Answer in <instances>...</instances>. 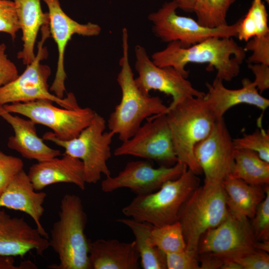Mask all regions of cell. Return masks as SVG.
Wrapping results in <instances>:
<instances>
[{
    "label": "cell",
    "instance_id": "15",
    "mask_svg": "<svg viewBox=\"0 0 269 269\" xmlns=\"http://www.w3.org/2000/svg\"><path fill=\"white\" fill-rule=\"evenodd\" d=\"M186 168L179 161L172 166L154 168L146 161H132L115 176L106 177L102 182L101 189L109 193L127 188L136 195L148 194L158 190L167 181L178 178Z\"/></svg>",
    "mask_w": 269,
    "mask_h": 269
},
{
    "label": "cell",
    "instance_id": "28",
    "mask_svg": "<svg viewBox=\"0 0 269 269\" xmlns=\"http://www.w3.org/2000/svg\"><path fill=\"white\" fill-rule=\"evenodd\" d=\"M236 0H196L193 12L201 25L215 28L227 25V15Z\"/></svg>",
    "mask_w": 269,
    "mask_h": 269
},
{
    "label": "cell",
    "instance_id": "16",
    "mask_svg": "<svg viewBox=\"0 0 269 269\" xmlns=\"http://www.w3.org/2000/svg\"><path fill=\"white\" fill-rule=\"evenodd\" d=\"M48 8L50 34L56 43L58 50L57 69L49 90L60 98H63L67 75L64 68V54L68 43L74 34L83 36L98 35L101 28L97 24H82L69 17L62 9L59 0H41Z\"/></svg>",
    "mask_w": 269,
    "mask_h": 269
},
{
    "label": "cell",
    "instance_id": "39",
    "mask_svg": "<svg viewBox=\"0 0 269 269\" xmlns=\"http://www.w3.org/2000/svg\"><path fill=\"white\" fill-rule=\"evenodd\" d=\"M199 262H200V269H220L222 266L224 258L216 255L204 253L198 254Z\"/></svg>",
    "mask_w": 269,
    "mask_h": 269
},
{
    "label": "cell",
    "instance_id": "40",
    "mask_svg": "<svg viewBox=\"0 0 269 269\" xmlns=\"http://www.w3.org/2000/svg\"><path fill=\"white\" fill-rule=\"evenodd\" d=\"M12 256L0 255V269H37L38 267L30 261H25L19 266L14 265Z\"/></svg>",
    "mask_w": 269,
    "mask_h": 269
},
{
    "label": "cell",
    "instance_id": "25",
    "mask_svg": "<svg viewBox=\"0 0 269 269\" xmlns=\"http://www.w3.org/2000/svg\"><path fill=\"white\" fill-rule=\"evenodd\" d=\"M117 221L127 226L133 232L143 269H167L165 254L150 241L149 235L153 225L131 218H119Z\"/></svg>",
    "mask_w": 269,
    "mask_h": 269
},
{
    "label": "cell",
    "instance_id": "36",
    "mask_svg": "<svg viewBox=\"0 0 269 269\" xmlns=\"http://www.w3.org/2000/svg\"><path fill=\"white\" fill-rule=\"evenodd\" d=\"M233 260L243 269H269V255L267 252L261 250L257 249Z\"/></svg>",
    "mask_w": 269,
    "mask_h": 269
},
{
    "label": "cell",
    "instance_id": "21",
    "mask_svg": "<svg viewBox=\"0 0 269 269\" xmlns=\"http://www.w3.org/2000/svg\"><path fill=\"white\" fill-rule=\"evenodd\" d=\"M0 117L11 126L14 132V135L8 138V147L19 152L24 158L40 162L61 155L59 150L50 147L43 138L38 136L36 124L31 120L13 116L0 105Z\"/></svg>",
    "mask_w": 269,
    "mask_h": 269
},
{
    "label": "cell",
    "instance_id": "7",
    "mask_svg": "<svg viewBox=\"0 0 269 269\" xmlns=\"http://www.w3.org/2000/svg\"><path fill=\"white\" fill-rule=\"evenodd\" d=\"M106 126L105 119L95 112L91 123L76 137L62 140L49 132L44 134L42 138L64 148L65 154L80 159L86 183L95 184L102 174L111 176L107 161L112 156L111 144L115 134L104 132Z\"/></svg>",
    "mask_w": 269,
    "mask_h": 269
},
{
    "label": "cell",
    "instance_id": "2",
    "mask_svg": "<svg viewBox=\"0 0 269 269\" xmlns=\"http://www.w3.org/2000/svg\"><path fill=\"white\" fill-rule=\"evenodd\" d=\"M122 40L121 69L117 78L122 97L120 103L109 116L108 126L110 131L124 141L134 134L145 119L166 114L168 106L160 97L145 94L138 88L129 61V34L126 27L122 29Z\"/></svg>",
    "mask_w": 269,
    "mask_h": 269
},
{
    "label": "cell",
    "instance_id": "41",
    "mask_svg": "<svg viewBox=\"0 0 269 269\" xmlns=\"http://www.w3.org/2000/svg\"><path fill=\"white\" fill-rule=\"evenodd\" d=\"M177 2L178 8L186 12H193L196 0H173Z\"/></svg>",
    "mask_w": 269,
    "mask_h": 269
},
{
    "label": "cell",
    "instance_id": "26",
    "mask_svg": "<svg viewBox=\"0 0 269 269\" xmlns=\"http://www.w3.org/2000/svg\"><path fill=\"white\" fill-rule=\"evenodd\" d=\"M230 176L250 184L265 186L269 183V163L254 151L235 149L234 165Z\"/></svg>",
    "mask_w": 269,
    "mask_h": 269
},
{
    "label": "cell",
    "instance_id": "20",
    "mask_svg": "<svg viewBox=\"0 0 269 269\" xmlns=\"http://www.w3.org/2000/svg\"><path fill=\"white\" fill-rule=\"evenodd\" d=\"M242 84L240 89H230L216 78L211 84H206L208 92L204 98L217 120L223 118L229 109L239 104L254 106L263 111L269 107V100L261 95L253 81L244 78Z\"/></svg>",
    "mask_w": 269,
    "mask_h": 269
},
{
    "label": "cell",
    "instance_id": "18",
    "mask_svg": "<svg viewBox=\"0 0 269 269\" xmlns=\"http://www.w3.org/2000/svg\"><path fill=\"white\" fill-rule=\"evenodd\" d=\"M27 174L36 191L59 183H72L81 190L85 189L82 161L67 154L61 158L55 157L37 162L30 167Z\"/></svg>",
    "mask_w": 269,
    "mask_h": 269
},
{
    "label": "cell",
    "instance_id": "11",
    "mask_svg": "<svg viewBox=\"0 0 269 269\" xmlns=\"http://www.w3.org/2000/svg\"><path fill=\"white\" fill-rule=\"evenodd\" d=\"M115 156L132 155L170 166L177 162L166 114L147 119L134 134L114 151Z\"/></svg>",
    "mask_w": 269,
    "mask_h": 269
},
{
    "label": "cell",
    "instance_id": "19",
    "mask_svg": "<svg viewBox=\"0 0 269 269\" xmlns=\"http://www.w3.org/2000/svg\"><path fill=\"white\" fill-rule=\"evenodd\" d=\"M46 194L34 189L27 174L23 169L11 180L0 196V208L23 212L32 219L40 234L49 239V235L40 223L44 212L43 204Z\"/></svg>",
    "mask_w": 269,
    "mask_h": 269
},
{
    "label": "cell",
    "instance_id": "34",
    "mask_svg": "<svg viewBox=\"0 0 269 269\" xmlns=\"http://www.w3.org/2000/svg\"><path fill=\"white\" fill-rule=\"evenodd\" d=\"M245 51H252L248 58L249 63H260L269 66V34L255 36L248 41L244 47Z\"/></svg>",
    "mask_w": 269,
    "mask_h": 269
},
{
    "label": "cell",
    "instance_id": "35",
    "mask_svg": "<svg viewBox=\"0 0 269 269\" xmlns=\"http://www.w3.org/2000/svg\"><path fill=\"white\" fill-rule=\"evenodd\" d=\"M167 269H200L198 254L184 250L166 254Z\"/></svg>",
    "mask_w": 269,
    "mask_h": 269
},
{
    "label": "cell",
    "instance_id": "37",
    "mask_svg": "<svg viewBox=\"0 0 269 269\" xmlns=\"http://www.w3.org/2000/svg\"><path fill=\"white\" fill-rule=\"evenodd\" d=\"M6 46L0 43V88L10 83L19 75L15 64L6 54Z\"/></svg>",
    "mask_w": 269,
    "mask_h": 269
},
{
    "label": "cell",
    "instance_id": "4",
    "mask_svg": "<svg viewBox=\"0 0 269 269\" xmlns=\"http://www.w3.org/2000/svg\"><path fill=\"white\" fill-rule=\"evenodd\" d=\"M166 115L177 161L196 174H201L194 148L211 133L218 120L204 96L187 99L168 108Z\"/></svg>",
    "mask_w": 269,
    "mask_h": 269
},
{
    "label": "cell",
    "instance_id": "1",
    "mask_svg": "<svg viewBox=\"0 0 269 269\" xmlns=\"http://www.w3.org/2000/svg\"><path fill=\"white\" fill-rule=\"evenodd\" d=\"M245 57L244 48L233 37L213 36L187 47L177 42L168 43L165 48L153 53L151 60L159 67H173L187 78V64L208 63L216 70L215 78L231 81L239 75Z\"/></svg>",
    "mask_w": 269,
    "mask_h": 269
},
{
    "label": "cell",
    "instance_id": "27",
    "mask_svg": "<svg viewBox=\"0 0 269 269\" xmlns=\"http://www.w3.org/2000/svg\"><path fill=\"white\" fill-rule=\"evenodd\" d=\"M237 36L246 42L255 36L269 34L268 15L262 0H253L245 16L240 19Z\"/></svg>",
    "mask_w": 269,
    "mask_h": 269
},
{
    "label": "cell",
    "instance_id": "3",
    "mask_svg": "<svg viewBox=\"0 0 269 269\" xmlns=\"http://www.w3.org/2000/svg\"><path fill=\"white\" fill-rule=\"evenodd\" d=\"M59 219L54 222L48 239L49 247L58 255L59 263L53 269H91L89 244L85 229L87 216L78 196L66 194L61 200Z\"/></svg>",
    "mask_w": 269,
    "mask_h": 269
},
{
    "label": "cell",
    "instance_id": "8",
    "mask_svg": "<svg viewBox=\"0 0 269 269\" xmlns=\"http://www.w3.org/2000/svg\"><path fill=\"white\" fill-rule=\"evenodd\" d=\"M41 29L42 36L34 60L15 79L0 88V105L46 99L63 108L77 109L80 106L73 93H69L66 98L62 99L50 92L48 80L51 70L48 65L40 63L48 56L47 49L44 44L50 35L49 24L42 26Z\"/></svg>",
    "mask_w": 269,
    "mask_h": 269
},
{
    "label": "cell",
    "instance_id": "42",
    "mask_svg": "<svg viewBox=\"0 0 269 269\" xmlns=\"http://www.w3.org/2000/svg\"><path fill=\"white\" fill-rule=\"evenodd\" d=\"M221 269H243L241 265L232 259H224Z\"/></svg>",
    "mask_w": 269,
    "mask_h": 269
},
{
    "label": "cell",
    "instance_id": "6",
    "mask_svg": "<svg viewBox=\"0 0 269 269\" xmlns=\"http://www.w3.org/2000/svg\"><path fill=\"white\" fill-rule=\"evenodd\" d=\"M229 210L222 183L198 186L182 206L178 214L186 249L198 254L201 237L227 217Z\"/></svg>",
    "mask_w": 269,
    "mask_h": 269
},
{
    "label": "cell",
    "instance_id": "10",
    "mask_svg": "<svg viewBox=\"0 0 269 269\" xmlns=\"http://www.w3.org/2000/svg\"><path fill=\"white\" fill-rule=\"evenodd\" d=\"M53 103L48 100L40 99L2 106L10 113L21 115L36 124L49 128L57 138L62 140H69L77 136L91 123L95 114L88 107L59 108L54 106Z\"/></svg>",
    "mask_w": 269,
    "mask_h": 269
},
{
    "label": "cell",
    "instance_id": "14",
    "mask_svg": "<svg viewBox=\"0 0 269 269\" xmlns=\"http://www.w3.org/2000/svg\"><path fill=\"white\" fill-rule=\"evenodd\" d=\"M235 148L224 119L218 120L211 133L195 146L197 163L204 183H222L232 173Z\"/></svg>",
    "mask_w": 269,
    "mask_h": 269
},
{
    "label": "cell",
    "instance_id": "32",
    "mask_svg": "<svg viewBox=\"0 0 269 269\" xmlns=\"http://www.w3.org/2000/svg\"><path fill=\"white\" fill-rule=\"evenodd\" d=\"M23 165L20 158L6 154L0 150V196L13 178L23 169Z\"/></svg>",
    "mask_w": 269,
    "mask_h": 269
},
{
    "label": "cell",
    "instance_id": "23",
    "mask_svg": "<svg viewBox=\"0 0 269 269\" xmlns=\"http://www.w3.org/2000/svg\"><path fill=\"white\" fill-rule=\"evenodd\" d=\"M21 30L22 48L17 54L18 59L27 65L34 59V46L39 30L49 23L48 12H43L41 0H12Z\"/></svg>",
    "mask_w": 269,
    "mask_h": 269
},
{
    "label": "cell",
    "instance_id": "31",
    "mask_svg": "<svg viewBox=\"0 0 269 269\" xmlns=\"http://www.w3.org/2000/svg\"><path fill=\"white\" fill-rule=\"evenodd\" d=\"M266 195L259 205L251 223L256 241L269 242V188H265Z\"/></svg>",
    "mask_w": 269,
    "mask_h": 269
},
{
    "label": "cell",
    "instance_id": "29",
    "mask_svg": "<svg viewBox=\"0 0 269 269\" xmlns=\"http://www.w3.org/2000/svg\"><path fill=\"white\" fill-rule=\"evenodd\" d=\"M151 244L165 255L184 250L186 245L180 223L161 227L152 226L149 235Z\"/></svg>",
    "mask_w": 269,
    "mask_h": 269
},
{
    "label": "cell",
    "instance_id": "30",
    "mask_svg": "<svg viewBox=\"0 0 269 269\" xmlns=\"http://www.w3.org/2000/svg\"><path fill=\"white\" fill-rule=\"evenodd\" d=\"M259 127L260 129L253 133L233 139L234 145L235 149L254 151L262 159L269 163V134Z\"/></svg>",
    "mask_w": 269,
    "mask_h": 269
},
{
    "label": "cell",
    "instance_id": "43",
    "mask_svg": "<svg viewBox=\"0 0 269 269\" xmlns=\"http://www.w3.org/2000/svg\"><path fill=\"white\" fill-rule=\"evenodd\" d=\"M266 2H267L268 4L269 3V0H264Z\"/></svg>",
    "mask_w": 269,
    "mask_h": 269
},
{
    "label": "cell",
    "instance_id": "9",
    "mask_svg": "<svg viewBox=\"0 0 269 269\" xmlns=\"http://www.w3.org/2000/svg\"><path fill=\"white\" fill-rule=\"evenodd\" d=\"M178 8L177 2L172 0L148 16L154 34L164 42H177L187 47L210 37L237 36L239 20L231 25L207 27L191 17L178 15Z\"/></svg>",
    "mask_w": 269,
    "mask_h": 269
},
{
    "label": "cell",
    "instance_id": "22",
    "mask_svg": "<svg viewBox=\"0 0 269 269\" xmlns=\"http://www.w3.org/2000/svg\"><path fill=\"white\" fill-rule=\"evenodd\" d=\"M91 269H138L140 260L134 241L97 239L89 244Z\"/></svg>",
    "mask_w": 269,
    "mask_h": 269
},
{
    "label": "cell",
    "instance_id": "38",
    "mask_svg": "<svg viewBox=\"0 0 269 269\" xmlns=\"http://www.w3.org/2000/svg\"><path fill=\"white\" fill-rule=\"evenodd\" d=\"M248 68L255 76L254 83L260 93L269 88V66L260 63H249Z\"/></svg>",
    "mask_w": 269,
    "mask_h": 269
},
{
    "label": "cell",
    "instance_id": "13",
    "mask_svg": "<svg viewBox=\"0 0 269 269\" xmlns=\"http://www.w3.org/2000/svg\"><path fill=\"white\" fill-rule=\"evenodd\" d=\"M203 235L198 254L210 253L224 259H234L257 249L249 219L229 211L221 223Z\"/></svg>",
    "mask_w": 269,
    "mask_h": 269
},
{
    "label": "cell",
    "instance_id": "5",
    "mask_svg": "<svg viewBox=\"0 0 269 269\" xmlns=\"http://www.w3.org/2000/svg\"><path fill=\"white\" fill-rule=\"evenodd\" d=\"M197 175L186 168L176 179L164 183L157 191L137 195L122 209L128 217L161 227L178 221L179 211L199 186Z\"/></svg>",
    "mask_w": 269,
    "mask_h": 269
},
{
    "label": "cell",
    "instance_id": "12",
    "mask_svg": "<svg viewBox=\"0 0 269 269\" xmlns=\"http://www.w3.org/2000/svg\"><path fill=\"white\" fill-rule=\"evenodd\" d=\"M135 68L138 76L135 82L143 93L158 91L172 97L168 106L171 108L191 97H201L205 93L195 88L191 83L172 67L156 65L149 57L145 49L137 45L134 49Z\"/></svg>",
    "mask_w": 269,
    "mask_h": 269
},
{
    "label": "cell",
    "instance_id": "17",
    "mask_svg": "<svg viewBox=\"0 0 269 269\" xmlns=\"http://www.w3.org/2000/svg\"><path fill=\"white\" fill-rule=\"evenodd\" d=\"M49 247L48 239L23 218L12 217L0 210V255L22 257L34 250L42 256Z\"/></svg>",
    "mask_w": 269,
    "mask_h": 269
},
{
    "label": "cell",
    "instance_id": "33",
    "mask_svg": "<svg viewBox=\"0 0 269 269\" xmlns=\"http://www.w3.org/2000/svg\"><path fill=\"white\" fill-rule=\"evenodd\" d=\"M19 30L13 1L12 0H0V32L8 34L14 40Z\"/></svg>",
    "mask_w": 269,
    "mask_h": 269
},
{
    "label": "cell",
    "instance_id": "24",
    "mask_svg": "<svg viewBox=\"0 0 269 269\" xmlns=\"http://www.w3.org/2000/svg\"><path fill=\"white\" fill-rule=\"evenodd\" d=\"M222 186L229 211L238 216L252 219L265 197L266 186L250 184L230 176L223 181Z\"/></svg>",
    "mask_w": 269,
    "mask_h": 269
}]
</instances>
